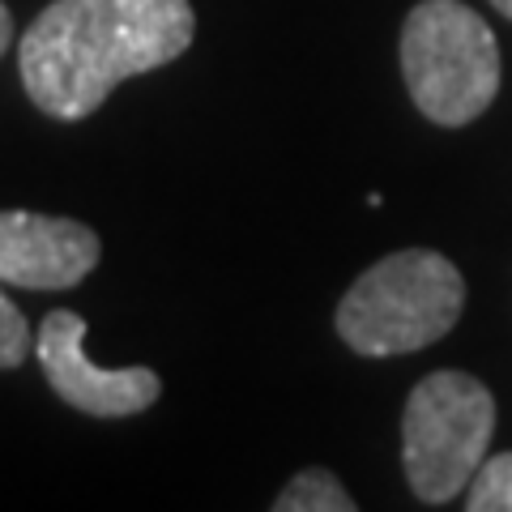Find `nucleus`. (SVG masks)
<instances>
[{
    "instance_id": "nucleus-1",
    "label": "nucleus",
    "mask_w": 512,
    "mask_h": 512,
    "mask_svg": "<svg viewBox=\"0 0 512 512\" xmlns=\"http://www.w3.org/2000/svg\"><path fill=\"white\" fill-rule=\"evenodd\" d=\"M192 35L188 0H52L26 26L18 73L43 116L73 124L128 77L180 60Z\"/></svg>"
},
{
    "instance_id": "nucleus-2",
    "label": "nucleus",
    "mask_w": 512,
    "mask_h": 512,
    "mask_svg": "<svg viewBox=\"0 0 512 512\" xmlns=\"http://www.w3.org/2000/svg\"><path fill=\"white\" fill-rule=\"evenodd\" d=\"M466 308V278L431 248H402L363 269L338 303L342 342L363 359H393L440 342Z\"/></svg>"
},
{
    "instance_id": "nucleus-3",
    "label": "nucleus",
    "mask_w": 512,
    "mask_h": 512,
    "mask_svg": "<svg viewBox=\"0 0 512 512\" xmlns=\"http://www.w3.org/2000/svg\"><path fill=\"white\" fill-rule=\"evenodd\" d=\"M402 73L414 107L431 124L478 120L500 90V43L461 0H423L402 26Z\"/></svg>"
},
{
    "instance_id": "nucleus-4",
    "label": "nucleus",
    "mask_w": 512,
    "mask_h": 512,
    "mask_svg": "<svg viewBox=\"0 0 512 512\" xmlns=\"http://www.w3.org/2000/svg\"><path fill=\"white\" fill-rule=\"evenodd\" d=\"M495 431V397L470 372H431L402 414L406 483L423 504H448L470 487Z\"/></svg>"
},
{
    "instance_id": "nucleus-5",
    "label": "nucleus",
    "mask_w": 512,
    "mask_h": 512,
    "mask_svg": "<svg viewBox=\"0 0 512 512\" xmlns=\"http://www.w3.org/2000/svg\"><path fill=\"white\" fill-rule=\"evenodd\" d=\"M86 320L56 308L43 316L39 338H35V355L52 393L64 406L94 414V419H128L141 414L158 402L163 380L150 367H99L86 359Z\"/></svg>"
},
{
    "instance_id": "nucleus-6",
    "label": "nucleus",
    "mask_w": 512,
    "mask_h": 512,
    "mask_svg": "<svg viewBox=\"0 0 512 512\" xmlns=\"http://www.w3.org/2000/svg\"><path fill=\"white\" fill-rule=\"evenodd\" d=\"M103 244L86 222L0 210V282L22 291H69L99 265Z\"/></svg>"
},
{
    "instance_id": "nucleus-7",
    "label": "nucleus",
    "mask_w": 512,
    "mask_h": 512,
    "mask_svg": "<svg viewBox=\"0 0 512 512\" xmlns=\"http://www.w3.org/2000/svg\"><path fill=\"white\" fill-rule=\"evenodd\" d=\"M278 512H355V500L329 470H303L274 500Z\"/></svg>"
},
{
    "instance_id": "nucleus-8",
    "label": "nucleus",
    "mask_w": 512,
    "mask_h": 512,
    "mask_svg": "<svg viewBox=\"0 0 512 512\" xmlns=\"http://www.w3.org/2000/svg\"><path fill=\"white\" fill-rule=\"evenodd\" d=\"M470 512H512V453L483 457L466 487Z\"/></svg>"
},
{
    "instance_id": "nucleus-9",
    "label": "nucleus",
    "mask_w": 512,
    "mask_h": 512,
    "mask_svg": "<svg viewBox=\"0 0 512 512\" xmlns=\"http://www.w3.org/2000/svg\"><path fill=\"white\" fill-rule=\"evenodd\" d=\"M30 355V325L5 291H0V372L22 367Z\"/></svg>"
},
{
    "instance_id": "nucleus-10",
    "label": "nucleus",
    "mask_w": 512,
    "mask_h": 512,
    "mask_svg": "<svg viewBox=\"0 0 512 512\" xmlns=\"http://www.w3.org/2000/svg\"><path fill=\"white\" fill-rule=\"evenodd\" d=\"M9 43H13V13H9L5 0H0V56L9 52Z\"/></svg>"
},
{
    "instance_id": "nucleus-11",
    "label": "nucleus",
    "mask_w": 512,
    "mask_h": 512,
    "mask_svg": "<svg viewBox=\"0 0 512 512\" xmlns=\"http://www.w3.org/2000/svg\"><path fill=\"white\" fill-rule=\"evenodd\" d=\"M491 5H495V9H500V13H504V18L512 22V0H491Z\"/></svg>"
}]
</instances>
